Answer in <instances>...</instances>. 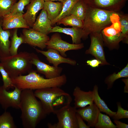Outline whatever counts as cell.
I'll return each mask as SVG.
<instances>
[{"label": "cell", "mask_w": 128, "mask_h": 128, "mask_svg": "<svg viewBox=\"0 0 128 128\" xmlns=\"http://www.w3.org/2000/svg\"><path fill=\"white\" fill-rule=\"evenodd\" d=\"M76 117L78 128H90V127L86 124L81 116L77 113Z\"/></svg>", "instance_id": "36"}, {"label": "cell", "mask_w": 128, "mask_h": 128, "mask_svg": "<svg viewBox=\"0 0 128 128\" xmlns=\"http://www.w3.org/2000/svg\"><path fill=\"white\" fill-rule=\"evenodd\" d=\"M54 32L62 33L70 36L73 44L80 43L81 39H84V33L81 28L76 27H72L71 28H64L56 26L52 27L50 33Z\"/></svg>", "instance_id": "20"}, {"label": "cell", "mask_w": 128, "mask_h": 128, "mask_svg": "<svg viewBox=\"0 0 128 128\" xmlns=\"http://www.w3.org/2000/svg\"><path fill=\"white\" fill-rule=\"evenodd\" d=\"M98 87L95 85L92 91L94 94V103L99 109L100 112H102L108 114L112 118L115 114L116 112L111 110L108 107L105 102L100 97L98 92Z\"/></svg>", "instance_id": "23"}, {"label": "cell", "mask_w": 128, "mask_h": 128, "mask_svg": "<svg viewBox=\"0 0 128 128\" xmlns=\"http://www.w3.org/2000/svg\"><path fill=\"white\" fill-rule=\"evenodd\" d=\"M100 112L94 103L88 106L79 108L77 110V113L83 120L87 122V125L90 127H94Z\"/></svg>", "instance_id": "16"}, {"label": "cell", "mask_w": 128, "mask_h": 128, "mask_svg": "<svg viewBox=\"0 0 128 128\" xmlns=\"http://www.w3.org/2000/svg\"><path fill=\"white\" fill-rule=\"evenodd\" d=\"M70 104L64 105L56 109L54 113L56 116L58 122L52 124L48 123L49 128H78L76 114L77 108Z\"/></svg>", "instance_id": "6"}, {"label": "cell", "mask_w": 128, "mask_h": 128, "mask_svg": "<svg viewBox=\"0 0 128 128\" xmlns=\"http://www.w3.org/2000/svg\"><path fill=\"white\" fill-rule=\"evenodd\" d=\"M94 127L96 128H116L109 117L100 113L97 121Z\"/></svg>", "instance_id": "30"}, {"label": "cell", "mask_w": 128, "mask_h": 128, "mask_svg": "<svg viewBox=\"0 0 128 128\" xmlns=\"http://www.w3.org/2000/svg\"><path fill=\"white\" fill-rule=\"evenodd\" d=\"M122 81L125 84L124 87V92L125 93H128V78H125L122 79Z\"/></svg>", "instance_id": "39"}, {"label": "cell", "mask_w": 128, "mask_h": 128, "mask_svg": "<svg viewBox=\"0 0 128 128\" xmlns=\"http://www.w3.org/2000/svg\"><path fill=\"white\" fill-rule=\"evenodd\" d=\"M117 110L115 114L112 118L114 120H119L121 119L128 118V111L124 109L120 102H117Z\"/></svg>", "instance_id": "35"}, {"label": "cell", "mask_w": 128, "mask_h": 128, "mask_svg": "<svg viewBox=\"0 0 128 128\" xmlns=\"http://www.w3.org/2000/svg\"><path fill=\"white\" fill-rule=\"evenodd\" d=\"M36 51L45 56L46 60L50 64L55 67H58L60 64L66 63L74 66L77 64L75 60L70 58H66L62 56L57 50L52 48L47 49V50L44 51L34 48Z\"/></svg>", "instance_id": "14"}, {"label": "cell", "mask_w": 128, "mask_h": 128, "mask_svg": "<svg viewBox=\"0 0 128 128\" xmlns=\"http://www.w3.org/2000/svg\"><path fill=\"white\" fill-rule=\"evenodd\" d=\"M117 13H119L87 6L82 28L84 39H87L90 34L100 32L104 29L111 25L113 17Z\"/></svg>", "instance_id": "3"}, {"label": "cell", "mask_w": 128, "mask_h": 128, "mask_svg": "<svg viewBox=\"0 0 128 128\" xmlns=\"http://www.w3.org/2000/svg\"><path fill=\"white\" fill-rule=\"evenodd\" d=\"M17 0H0V18L9 14Z\"/></svg>", "instance_id": "32"}, {"label": "cell", "mask_w": 128, "mask_h": 128, "mask_svg": "<svg viewBox=\"0 0 128 128\" xmlns=\"http://www.w3.org/2000/svg\"><path fill=\"white\" fill-rule=\"evenodd\" d=\"M44 2V0H31L27 5V11L23 16L30 27H32L38 11L43 8Z\"/></svg>", "instance_id": "18"}, {"label": "cell", "mask_w": 128, "mask_h": 128, "mask_svg": "<svg viewBox=\"0 0 128 128\" xmlns=\"http://www.w3.org/2000/svg\"><path fill=\"white\" fill-rule=\"evenodd\" d=\"M14 87L13 90L9 91L0 86V104L5 110L10 107L19 109L22 90Z\"/></svg>", "instance_id": "10"}, {"label": "cell", "mask_w": 128, "mask_h": 128, "mask_svg": "<svg viewBox=\"0 0 128 128\" xmlns=\"http://www.w3.org/2000/svg\"><path fill=\"white\" fill-rule=\"evenodd\" d=\"M31 57V53L21 52L15 55L0 58V62L12 78L31 70L32 64Z\"/></svg>", "instance_id": "5"}, {"label": "cell", "mask_w": 128, "mask_h": 128, "mask_svg": "<svg viewBox=\"0 0 128 128\" xmlns=\"http://www.w3.org/2000/svg\"><path fill=\"white\" fill-rule=\"evenodd\" d=\"M41 101L44 111L46 115L54 113L55 108L70 104V95L59 87H53L36 90L34 92Z\"/></svg>", "instance_id": "4"}, {"label": "cell", "mask_w": 128, "mask_h": 128, "mask_svg": "<svg viewBox=\"0 0 128 128\" xmlns=\"http://www.w3.org/2000/svg\"><path fill=\"white\" fill-rule=\"evenodd\" d=\"M23 14L21 13L9 14L4 16L2 18V26L3 29L6 30L20 28H30L23 18Z\"/></svg>", "instance_id": "15"}, {"label": "cell", "mask_w": 128, "mask_h": 128, "mask_svg": "<svg viewBox=\"0 0 128 128\" xmlns=\"http://www.w3.org/2000/svg\"><path fill=\"white\" fill-rule=\"evenodd\" d=\"M17 31V28L15 29L12 32L9 49L10 55L17 54L19 46L22 44L24 43V39L22 35L20 37L18 36Z\"/></svg>", "instance_id": "26"}, {"label": "cell", "mask_w": 128, "mask_h": 128, "mask_svg": "<svg viewBox=\"0 0 128 128\" xmlns=\"http://www.w3.org/2000/svg\"><path fill=\"white\" fill-rule=\"evenodd\" d=\"M17 126L10 112L6 110L0 115V128H16Z\"/></svg>", "instance_id": "29"}, {"label": "cell", "mask_w": 128, "mask_h": 128, "mask_svg": "<svg viewBox=\"0 0 128 128\" xmlns=\"http://www.w3.org/2000/svg\"><path fill=\"white\" fill-rule=\"evenodd\" d=\"M45 1H59L60 2H63L64 0H44Z\"/></svg>", "instance_id": "40"}, {"label": "cell", "mask_w": 128, "mask_h": 128, "mask_svg": "<svg viewBox=\"0 0 128 128\" xmlns=\"http://www.w3.org/2000/svg\"><path fill=\"white\" fill-rule=\"evenodd\" d=\"M0 72L1 74L3 82V86L6 90H9L10 88L14 87L11 78L4 69L0 62Z\"/></svg>", "instance_id": "33"}, {"label": "cell", "mask_w": 128, "mask_h": 128, "mask_svg": "<svg viewBox=\"0 0 128 128\" xmlns=\"http://www.w3.org/2000/svg\"><path fill=\"white\" fill-rule=\"evenodd\" d=\"M36 71L31 70L27 75H21L12 78L14 87L22 90L26 89L37 90L44 88L59 87L64 85L67 78L64 74L52 78H45L40 76Z\"/></svg>", "instance_id": "2"}, {"label": "cell", "mask_w": 128, "mask_h": 128, "mask_svg": "<svg viewBox=\"0 0 128 128\" xmlns=\"http://www.w3.org/2000/svg\"><path fill=\"white\" fill-rule=\"evenodd\" d=\"M128 78V63L122 70L117 73H114L107 76L105 79L104 82L107 85V89L111 88L114 82L116 80L121 78Z\"/></svg>", "instance_id": "24"}, {"label": "cell", "mask_w": 128, "mask_h": 128, "mask_svg": "<svg viewBox=\"0 0 128 128\" xmlns=\"http://www.w3.org/2000/svg\"><path fill=\"white\" fill-rule=\"evenodd\" d=\"M46 44L47 49H55L58 51L62 56L65 57L67 56L66 54L67 51L80 49L84 47L83 43L70 44L63 40L60 35L58 33L53 34Z\"/></svg>", "instance_id": "9"}, {"label": "cell", "mask_w": 128, "mask_h": 128, "mask_svg": "<svg viewBox=\"0 0 128 128\" xmlns=\"http://www.w3.org/2000/svg\"><path fill=\"white\" fill-rule=\"evenodd\" d=\"M114 122L116 124V128H128V125L118 120H114Z\"/></svg>", "instance_id": "38"}, {"label": "cell", "mask_w": 128, "mask_h": 128, "mask_svg": "<svg viewBox=\"0 0 128 128\" xmlns=\"http://www.w3.org/2000/svg\"><path fill=\"white\" fill-rule=\"evenodd\" d=\"M26 43L42 50L46 48V42L50 39L47 35L31 28H24L21 34Z\"/></svg>", "instance_id": "11"}, {"label": "cell", "mask_w": 128, "mask_h": 128, "mask_svg": "<svg viewBox=\"0 0 128 128\" xmlns=\"http://www.w3.org/2000/svg\"><path fill=\"white\" fill-rule=\"evenodd\" d=\"M87 64L93 68L98 67L100 65H101V62L99 60L96 59H93L88 60L86 61Z\"/></svg>", "instance_id": "37"}, {"label": "cell", "mask_w": 128, "mask_h": 128, "mask_svg": "<svg viewBox=\"0 0 128 128\" xmlns=\"http://www.w3.org/2000/svg\"><path fill=\"white\" fill-rule=\"evenodd\" d=\"M89 35L90 45L89 48L86 51L85 54L91 55L100 60L101 63V65H110L105 58L104 45L101 32L92 33Z\"/></svg>", "instance_id": "8"}, {"label": "cell", "mask_w": 128, "mask_h": 128, "mask_svg": "<svg viewBox=\"0 0 128 128\" xmlns=\"http://www.w3.org/2000/svg\"><path fill=\"white\" fill-rule=\"evenodd\" d=\"M87 6L83 0H78L73 6L70 14L75 16L83 21Z\"/></svg>", "instance_id": "25"}, {"label": "cell", "mask_w": 128, "mask_h": 128, "mask_svg": "<svg viewBox=\"0 0 128 128\" xmlns=\"http://www.w3.org/2000/svg\"><path fill=\"white\" fill-rule=\"evenodd\" d=\"M78 0H64L61 12L58 16L51 21L52 25L56 23L63 18L70 15V11L74 4Z\"/></svg>", "instance_id": "27"}, {"label": "cell", "mask_w": 128, "mask_h": 128, "mask_svg": "<svg viewBox=\"0 0 128 128\" xmlns=\"http://www.w3.org/2000/svg\"><path fill=\"white\" fill-rule=\"evenodd\" d=\"M19 109L21 111V118L25 128H35L46 115L41 102L38 101L33 90H22Z\"/></svg>", "instance_id": "1"}, {"label": "cell", "mask_w": 128, "mask_h": 128, "mask_svg": "<svg viewBox=\"0 0 128 128\" xmlns=\"http://www.w3.org/2000/svg\"><path fill=\"white\" fill-rule=\"evenodd\" d=\"M31 62L36 68L37 71L44 75L47 78H52L61 75L63 70L60 67L51 66L42 61L37 55L34 53H31Z\"/></svg>", "instance_id": "12"}, {"label": "cell", "mask_w": 128, "mask_h": 128, "mask_svg": "<svg viewBox=\"0 0 128 128\" xmlns=\"http://www.w3.org/2000/svg\"><path fill=\"white\" fill-rule=\"evenodd\" d=\"M119 21L120 25L121 31L123 37L122 42L128 43V14H119Z\"/></svg>", "instance_id": "31"}, {"label": "cell", "mask_w": 128, "mask_h": 128, "mask_svg": "<svg viewBox=\"0 0 128 128\" xmlns=\"http://www.w3.org/2000/svg\"><path fill=\"white\" fill-rule=\"evenodd\" d=\"M63 3L52 1H45L43 9L46 11L48 17L51 22L55 19L61 12Z\"/></svg>", "instance_id": "22"}, {"label": "cell", "mask_w": 128, "mask_h": 128, "mask_svg": "<svg viewBox=\"0 0 128 128\" xmlns=\"http://www.w3.org/2000/svg\"><path fill=\"white\" fill-rule=\"evenodd\" d=\"M73 95L74 106L76 108L83 107L94 103V94L92 91H85L76 86L73 90Z\"/></svg>", "instance_id": "17"}, {"label": "cell", "mask_w": 128, "mask_h": 128, "mask_svg": "<svg viewBox=\"0 0 128 128\" xmlns=\"http://www.w3.org/2000/svg\"><path fill=\"white\" fill-rule=\"evenodd\" d=\"M2 18H0V58L10 55V47L12 32L10 30H5L2 27Z\"/></svg>", "instance_id": "21"}, {"label": "cell", "mask_w": 128, "mask_h": 128, "mask_svg": "<svg viewBox=\"0 0 128 128\" xmlns=\"http://www.w3.org/2000/svg\"><path fill=\"white\" fill-rule=\"evenodd\" d=\"M119 19V16L114 17L112 24L101 32L104 46L110 50L118 49L119 43L123 39Z\"/></svg>", "instance_id": "7"}, {"label": "cell", "mask_w": 128, "mask_h": 128, "mask_svg": "<svg viewBox=\"0 0 128 128\" xmlns=\"http://www.w3.org/2000/svg\"><path fill=\"white\" fill-rule=\"evenodd\" d=\"M31 0H19L13 5L9 14H14L17 13L23 14V10L25 7L30 3Z\"/></svg>", "instance_id": "34"}, {"label": "cell", "mask_w": 128, "mask_h": 128, "mask_svg": "<svg viewBox=\"0 0 128 128\" xmlns=\"http://www.w3.org/2000/svg\"><path fill=\"white\" fill-rule=\"evenodd\" d=\"M88 6L119 13L128 0H83Z\"/></svg>", "instance_id": "13"}, {"label": "cell", "mask_w": 128, "mask_h": 128, "mask_svg": "<svg viewBox=\"0 0 128 128\" xmlns=\"http://www.w3.org/2000/svg\"><path fill=\"white\" fill-rule=\"evenodd\" d=\"M57 25L63 24L65 26H70L82 28L83 21L75 16L70 15L61 19L56 23Z\"/></svg>", "instance_id": "28"}, {"label": "cell", "mask_w": 128, "mask_h": 128, "mask_svg": "<svg viewBox=\"0 0 128 128\" xmlns=\"http://www.w3.org/2000/svg\"><path fill=\"white\" fill-rule=\"evenodd\" d=\"M51 22L48 18L46 11L43 9L36 19L32 28L47 35L52 28Z\"/></svg>", "instance_id": "19"}]
</instances>
